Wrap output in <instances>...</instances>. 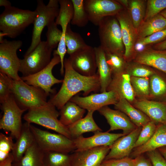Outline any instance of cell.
<instances>
[{
	"instance_id": "51",
	"label": "cell",
	"mask_w": 166,
	"mask_h": 166,
	"mask_svg": "<svg viewBox=\"0 0 166 166\" xmlns=\"http://www.w3.org/2000/svg\"><path fill=\"white\" fill-rule=\"evenodd\" d=\"M10 2L7 0H0V6H4L5 8L9 7L11 6Z\"/></svg>"
},
{
	"instance_id": "13",
	"label": "cell",
	"mask_w": 166,
	"mask_h": 166,
	"mask_svg": "<svg viewBox=\"0 0 166 166\" xmlns=\"http://www.w3.org/2000/svg\"><path fill=\"white\" fill-rule=\"evenodd\" d=\"M121 28L125 47L123 57L127 62L133 60L137 53L135 46L138 39L137 30L134 26L128 12L124 10L116 16Z\"/></svg>"
},
{
	"instance_id": "10",
	"label": "cell",
	"mask_w": 166,
	"mask_h": 166,
	"mask_svg": "<svg viewBox=\"0 0 166 166\" xmlns=\"http://www.w3.org/2000/svg\"><path fill=\"white\" fill-rule=\"evenodd\" d=\"M0 71L13 80L21 79L18 73L20 66V59L17 51L22 46L19 40L10 41L4 39L0 42Z\"/></svg>"
},
{
	"instance_id": "46",
	"label": "cell",
	"mask_w": 166,
	"mask_h": 166,
	"mask_svg": "<svg viewBox=\"0 0 166 166\" xmlns=\"http://www.w3.org/2000/svg\"><path fill=\"white\" fill-rule=\"evenodd\" d=\"M134 159L128 157L104 160L100 166H133Z\"/></svg>"
},
{
	"instance_id": "18",
	"label": "cell",
	"mask_w": 166,
	"mask_h": 166,
	"mask_svg": "<svg viewBox=\"0 0 166 166\" xmlns=\"http://www.w3.org/2000/svg\"><path fill=\"white\" fill-rule=\"evenodd\" d=\"M98 111L105 118L110 126L108 132L121 129L125 135L137 127L127 115L119 110L112 109L107 106L102 107Z\"/></svg>"
},
{
	"instance_id": "49",
	"label": "cell",
	"mask_w": 166,
	"mask_h": 166,
	"mask_svg": "<svg viewBox=\"0 0 166 166\" xmlns=\"http://www.w3.org/2000/svg\"><path fill=\"white\" fill-rule=\"evenodd\" d=\"M14 160L13 156L11 152L7 158L4 160L0 162V166H12V164Z\"/></svg>"
},
{
	"instance_id": "11",
	"label": "cell",
	"mask_w": 166,
	"mask_h": 166,
	"mask_svg": "<svg viewBox=\"0 0 166 166\" xmlns=\"http://www.w3.org/2000/svg\"><path fill=\"white\" fill-rule=\"evenodd\" d=\"M85 9L89 21L98 26L104 18L116 16L124 9L117 0H84Z\"/></svg>"
},
{
	"instance_id": "7",
	"label": "cell",
	"mask_w": 166,
	"mask_h": 166,
	"mask_svg": "<svg viewBox=\"0 0 166 166\" xmlns=\"http://www.w3.org/2000/svg\"><path fill=\"white\" fill-rule=\"evenodd\" d=\"M35 141L44 152H57L66 153L76 150L72 139L60 134L52 133L30 125Z\"/></svg>"
},
{
	"instance_id": "39",
	"label": "cell",
	"mask_w": 166,
	"mask_h": 166,
	"mask_svg": "<svg viewBox=\"0 0 166 166\" xmlns=\"http://www.w3.org/2000/svg\"><path fill=\"white\" fill-rule=\"evenodd\" d=\"M105 53L107 62L113 75L120 73L125 70L127 62L123 56L109 52Z\"/></svg>"
},
{
	"instance_id": "25",
	"label": "cell",
	"mask_w": 166,
	"mask_h": 166,
	"mask_svg": "<svg viewBox=\"0 0 166 166\" xmlns=\"http://www.w3.org/2000/svg\"><path fill=\"white\" fill-rule=\"evenodd\" d=\"M100 83L101 93L107 91L112 80V73L106 60L105 53L99 45L94 47Z\"/></svg>"
},
{
	"instance_id": "47",
	"label": "cell",
	"mask_w": 166,
	"mask_h": 166,
	"mask_svg": "<svg viewBox=\"0 0 166 166\" xmlns=\"http://www.w3.org/2000/svg\"><path fill=\"white\" fill-rule=\"evenodd\" d=\"M153 166H166V160L157 149L146 152Z\"/></svg>"
},
{
	"instance_id": "1",
	"label": "cell",
	"mask_w": 166,
	"mask_h": 166,
	"mask_svg": "<svg viewBox=\"0 0 166 166\" xmlns=\"http://www.w3.org/2000/svg\"><path fill=\"white\" fill-rule=\"evenodd\" d=\"M64 76L61 86L58 92L48 101L57 109L61 108L73 96L81 91L88 96L91 92L100 90L99 75L86 76L76 72L68 58L64 59Z\"/></svg>"
},
{
	"instance_id": "32",
	"label": "cell",
	"mask_w": 166,
	"mask_h": 166,
	"mask_svg": "<svg viewBox=\"0 0 166 166\" xmlns=\"http://www.w3.org/2000/svg\"><path fill=\"white\" fill-rule=\"evenodd\" d=\"M147 0H129L128 13L134 27L137 30L143 22Z\"/></svg>"
},
{
	"instance_id": "41",
	"label": "cell",
	"mask_w": 166,
	"mask_h": 166,
	"mask_svg": "<svg viewBox=\"0 0 166 166\" xmlns=\"http://www.w3.org/2000/svg\"><path fill=\"white\" fill-rule=\"evenodd\" d=\"M47 26L46 41L49 46L53 49L57 47L62 36V31L58 29L54 21L50 23Z\"/></svg>"
},
{
	"instance_id": "19",
	"label": "cell",
	"mask_w": 166,
	"mask_h": 166,
	"mask_svg": "<svg viewBox=\"0 0 166 166\" xmlns=\"http://www.w3.org/2000/svg\"><path fill=\"white\" fill-rule=\"evenodd\" d=\"M142 127H137L129 134L117 139L110 147L104 160L128 157L133 149Z\"/></svg>"
},
{
	"instance_id": "4",
	"label": "cell",
	"mask_w": 166,
	"mask_h": 166,
	"mask_svg": "<svg viewBox=\"0 0 166 166\" xmlns=\"http://www.w3.org/2000/svg\"><path fill=\"white\" fill-rule=\"evenodd\" d=\"M59 116V112L56 107L48 101L45 106L28 110L23 119L29 123L42 126L72 139L67 127L63 125L58 119Z\"/></svg>"
},
{
	"instance_id": "28",
	"label": "cell",
	"mask_w": 166,
	"mask_h": 166,
	"mask_svg": "<svg viewBox=\"0 0 166 166\" xmlns=\"http://www.w3.org/2000/svg\"><path fill=\"white\" fill-rule=\"evenodd\" d=\"M94 112L93 111H88L84 117L67 126L72 139L82 136L85 133L102 131L94 120L93 117Z\"/></svg>"
},
{
	"instance_id": "3",
	"label": "cell",
	"mask_w": 166,
	"mask_h": 166,
	"mask_svg": "<svg viewBox=\"0 0 166 166\" xmlns=\"http://www.w3.org/2000/svg\"><path fill=\"white\" fill-rule=\"evenodd\" d=\"M100 46L105 52L123 56L125 47L120 24L115 16L103 18L98 26Z\"/></svg>"
},
{
	"instance_id": "22",
	"label": "cell",
	"mask_w": 166,
	"mask_h": 166,
	"mask_svg": "<svg viewBox=\"0 0 166 166\" xmlns=\"http://www.w3.org/2000/svg\"><path fill=\"white\" fill-rule=\"evenodd\" d=\"M133 61L153 68L166 74V50L145 48L137 51Z\"/></svg>"
},
{
	"instance_id": "29",
	"label": "cell",
	"mask_w": 166,
	"mask_h": 166,
	"mask_svg": "<svg viewBox=\"0 0 166 166\" xmlns=\"http://www.w3.org/2000/svg\"><path fill=\"white\" fill-rule=\"evenodd\" d=\"M60 110L59 120L67 127L83 118L86 111V110L70 101H68Z\"/></svg>"
},
{
	"instance_id": "50",
	"label": "cell",
	"mask_w": 166,
	"mask_h": 166,
	"mask_svg": "<svg viewBox=\"0 0 166 166\" xmlns=\"http://www.w3.org/2000/svg\"><path fill=\"white\" fill-rule=\"evenodd\" d=\"M153 49L158 50H166V39L154 45Z\"/></svg>"
},
{
	"instance_id": "37",
	"label": "cell",
	"mask_w": 166,
	"mask_h": 166,
	"mask_svg": "<svg viewBox=\"0 0 166 166\" xmlns=\"http://www.w3.org/2000/svg\"><path fill=\"white\" fill-rule=\"evenodd\" d=\"M71 1L73 7V14L70 23L79 27L85 26L89 20L85 8L84 0Z\"/></svg>"
},
{
	"instance_id": "52",
	"label": "cell",
	"mask_w": 166,
	"mask_h": 166,
	"mask_svg": "<svg viewBox=\"0 0 166 166\" xmlns=\"http://www.w3.org/2000/svg\"><path fill=\"white\" fill-rule=\"evenodd\" d=\"M117 1L120 3L124 7L128 8L129 4V0H117Z\"/></svg>"
},
{
	"instance_id": "16",
	"label": "cell",
	"mask_w": 166,
	"mask_h": 166,
	"mask_svg": "<svg viewBox=\"0 0 166 166\" xmlns=\"http://www.w3.org/2000/svg\"><path fill=\"white\" fill-rule=\"evenodd\" d=\"M89 137H85L82 135L72 139L77 151L86 150L101 147H110L120 137L125 135L123 133H113L109 132L97 131Z\"/></svg>"
},
{
	"instance_id": "5",
	"label": "cell",
	"mask_w": 166,
	"mask_h": 166,
	"mask_svg": "<svg viewBox=\"0 0 166 166\" xmlns=\"http://www.w3.org/2000/svg\"><path fill=\"white\" fill-rule=\"evenodd\" d=\"M11 90L17 103L22 109L28 110L42 107L48 103V96L42 89L27 84L22 79H12Z\"/></svg>"
},
{
	"instance_id": "30",
	"label": "cell",
	"mask_w": 166,
	"mask_h": 166,
	"mask_svg": "<svg viewBox=\"0 0 166 166\" xmlns=\"http://www.w3.org/2000/svg\"><path fill=\"white\" fill-rule=\"evenodd\" d=\"M44 154L35 141L19 160L13 162L12 166H44Z\"/></svg>"
},
{
	"instance_id": "44",
	"label": "cell",
	"mask_w": 166,
	"mask_h": 166,
	"mask_svg": "<svg viewBox=\"0 0 166 166\" xmlns=\"http://www.w3.org/2000/svg\"><path fill=\"white\" fill-rule=\"evenodd\" d=\"M12 79L5 74L0 73V102L6 100L12 94Z\"/></svg>"
},
{
	"instance_id": "9",
	"label": "cell",
	"mask_w": 166,
	"mask_h": 166,
	"mask_svg": "<svg viewBox=\"0 0 166 166\" xmlns=\"http://www.w3.org/2000/svg\"><path fill=\"white\" fill-rule=\"evenodd\" d=\"M53 49L46 41H42L29 53L20 59L19 72L22 77L35 73L45 67L50 63Z\"/></svg>"
},
{
	"instance_id": "42",
	"label": "cell",
	"mask_w": 166,
	"mask_h": 166,
	"mask_svg": "<svg viewBox=\"0 0 166 166\" xmlns=\"http://www.w3.org/2000/svg\"><path fill=\"white\" fill-rule=\"evenodd\" d=\"M166 8V0L147 1L145 15L144 21L159 14Z\"/></svg>"
},
{
	"instance_id": "27",
	"label": "cell",
	"mask_w": 166,
	"mask_h": 166,
	"mask_svg": "<svg viewBox=\"0 0 166 166\" xmlns=\"http://www.w3.org/2000/svg\"><path fill=\"white\" fill-rule=\"evenodd\" d=\"M114 108L124 113L137 127H142L151 121L146 114L125 99L119 100L114 105Z\"/></svg>"
},
{
	"instance_id": "43",
	"label": "cell",
	"mask_w": 166,
	"mask_h": 166,
	"mask_svg": "<svg viewBox=\"0 0 166 166\" xmlns=\"http://www.w3.org/2000/svg\"><path fill=\"white\" fill-rule=\"evenodd\" d=\"M13 138L0 133V162L7 158L12 152L14 144Z\"/></svg>"
},
{
	"instance_id": "15",
	"label": "cell",
	"mask_w": 166,
	"mask_h": 166,
	"mask_svg": "<svg viewBox=\"0 0 166 166\" xmlns=\"http://www.w3.org/2000/svg\"><path fill=\"white\" fill-rule=\"evenodd\" d=\"M119 99L112 91H106L82 97L75 95L69 101L73 102L88 111H98L102 107L116 104Z\"/></svg>"
},
{
	"instance_id": "33",
	"label": "cell",
	"mask_w": 166,
	"mask_h": 166,
	"mask_svg": "<svg viewBox=\"0 0 166 166\" xmlns=\"http://www.w3.org/2000/svg\"><path fill=\"white\" fill-rule=\"evenodd\" d=\"M67 53L69 55L89 46L80 34L73 31L70 24L67 28L65 35Z\"/></svg>"
},
{
	"instance_id": "20",
	"label": "cell",
	"mask_w": 166,
	"mask_h": 166,
	"mask_svg": "<svg viewBox=\"0 0 166 166\" xmlns=\"http://www.w3.org/2000/svg\"><path fill=\"white\" fill-rule=\"evenodd\" d=\"M132 105L157 124L166 125V103L147 99H136Z\"/></svg>"
},
{
	"instance_id": "6",
	"label": "cell",
	"mask_w": 166,
	"mask_h": 166,
	"mask_svg": "<svg viewBox=\"0 0 166 166\" xmlns=\"http://www.w3.org/2000/svg\"><path fill=\"white\" fill-rule=\"evenodd\" d=\"M37 2L35 10L37 15L33 23L31 42L25 55L32 52L42 41L41 36L43 29L50 23L54 21L59 11L58 0H50L46 5L42 0H37Z\"/></svg>"
},
{
	"instance_id": "45",
	"label": "cell",
	"mask_w": 166,
	"mask_h": 166,
	"mask_svg": "<svg viewBox=\"0 0 166 166\" xmlns=\"http://www.w3.org/2000/svg\"><path fill=\"white\" fill-rule=\"evenodd\" d=\"M166 39V29L157 32L145 38L138 39L136 45L142 46L156 44L162 42Z\"/></svg>"
},
{
	"instance_id": "53",
	"label": "cell",
	"mask_w": 166,
	"mask_h": 166,
	"mask_svg": "<svg viewBox=\"0 0 166 166\" xmlns=\"http://www.w3.org/2000/svg\"><path fill=\"white\" fill-rule=\"evenodd\" d=\"M158 151L166 160V146L158 148Z\"/></svg>"
},
{
	"instance_id": "12",
	"label": "cell",
	"mask_w": 166,
	"mask_h": 166,
	"mask_svg": "<svg viewBox=\"0 0 166 166\" xmlns=\"http://www.w3.org/2000/svg\"><path fill=\"white\" fill-rule=\"evenodd\" d=\"M60 62L59 56L53 55L50 62L44 69L35 73L21 78L27 84L41 89L48 96L50 93H55V90L52 89L53 86L63 81V80L55 77L52 72L54 66Z\"/></svg>"
},
{
	"instance_id": "24",
	"label": "cell",
	"mask_w": 166,
	"mask_h": 166,
	"mask_svg": "<svg viewBox=\"0 0 166 166\" xmlns=\"http://www.w3.org/2000/svg\"><path fill=\"white\" fill-rule=\"evenodd\" d=\"M30 124L26 122L22 124L20 136L14 143L11 152L14 159L13 162L19 160L27 149L35 141L30 128Z\"/></svg>"
},
{
	"instance_id": "35",
	"label": "cell",
	"mask_w": 166,
	"mask_h": 166,
	"mask_svg": "<svg viewBox=\"0 0 166 166\" xmlns=\"http://www.w3.org/2000/svg\"><path fill=\"white\" fill-rule=\"evenodd\" d=\"M60 9L55 21L61 28L66 27L70 23L73 14V7L71 0H59Z\"/></svg>"
},
{
	"instance_id": "23",
	"label": "cell",
	"mask_w": 166,
	"mask_h": 166,
	"mask_svg": "<svg viewBox=\"0 0 166 166\" xmlns=\"http://www.w3.org/2000/svg\"><path fill=\"white\" fill-rule=\"evenodd\" d=\"M166 146V125L157 124L155 133L144 144L133 149L130 155L136 157L145 152Z\"/></svg>"
},
{
	"instance_id": "26",
	"label": "cell",
	"mask_w": 166,
	"mask_h": 166,
	"mask_svg": "<svg viewBox=\"0 0 166 166\" xmlns=\"http://www.w3.org/2000/svg\"><path fill=\"white\" fill-rule=\"evenodd\" d=\"M150 99L166 103V74L157 69L149 77Z\"/></svg>"
},
{
	"instance_id": "48",
	"label": "cell",
	"mask_w": 166,
	"mask_h": 166,
	"mask_svg": "<svg viewBox=\"0 0 166 166\" xmlns=\"http://www.w3.org/2000/svg\"><path fill=\"white\" fill-rule=\"evenodd\" d=\"M133 166H153L150 160L142 154L138 156L134 159Z\"/></svg>"
},
{
	"instance_id": "36",
	"label": "cell",
	"mask_w": 166,
	"mask_h": 166,
	"mask_svg": "<svg viewBox=\"0 0 166 166\" xmlns=\"http://www.w3.org/2000/svg\"><path fill=\"white\" fill-rule=\"evenodd\" d=\"M130 81L136 98L149 100V77L131 76Z\"/></svg>"
},
{
	"instance_id": "34",
	"label": "cell",
	"mask_w": 166,
	"mask_h": 166,
	"mask_svg": "<svg viewBox=\"0 0 166 166\" xmlns=\"http://www.w3.org/2000/svg\"><path fill=\"white\" fill-rule=\"evenodd\" d=\"M44 166H72L71 154L57 152H44Z\"/></svg>"
},
{
	"instance_id": "17",
	"label": "cell",
	"mask_w": 166,
	"mask_h": 166,
	"mask_svg": "<svg viewBox=\"0 0 166 166\" xmlns=\"http://www.w3.org/2000/svg\"><path fill=\"white\" fill-rule=\"evenodd\" d=\"M110 147L101 146L86 150H75L71 154L72 166H100Z\"/></svg>"
},
{
	"instance_id": "54",
	"label": "cell",
	"mask_w": 166,
	"mask_h": 166,
	"mask_svg": "<svg viewBox=\"0 0 166 166\" xmlns=\"http://www.w3.org/2000/svg\"><path fill=\"white\" fill-rule=\"evenodd\" d=\"M166 19V8L162 11L160 14Z\"/></svg>"
},
{
	"instance_id": "38",
	"label": "cell",
	"mask_w": 166,
	"mask_h": 166,
	"mask_svg": "<svg viewBox=\"0 0 166 166\" xmlns=\"http://www.w3.org/2000/svg\"><path fill=\"white\" fill-rule=\"evenodd\" d=\"M130 76L150 77L156 71V69L136 62H127L125 69Z\"/></svg>"
},
{
	"instance_id": "14",
	"label": "cell",
	"mask_w": 166,
	"mask_h": 166,
	"mask_svg": "<svg viewBox=\"0 0 166 166\" xmlns=\"http://www.w3.org/2000/svg\"><path fill=\"white\" fill-rule=\"evenodd\" d=\"M73 69L86 76L95 75L97 68L94 48L90 46L77 51L68 58Z\"/></svg>"
},
{
	"instance_id": "8",
	"label": "cell",
	"mask_w": 166,
	"mask_h": 166,
	"mask_svg": "<svg viewBox=\"0 0 166 166\" xmlns=\"http://www.w3.org/2000/svg\"><path fill=\"white\" fill-rule=\"evenodd\" d=\"M0 103L3 114L0 121V129L10 132V136L16 139L22 129V116L26 110L19 106L12 94Z\"/></svg>"
},
{
	"instance_id": "40",
	"label": "cell",
	"mask_w": 166,
	"mask_h": 166,
	"mask_svg": "<svg viewBox=\"0 0 166 166\" xmlns=\"http://www.w3.org/2000/svg\"><path fill=\"white\" fill-rule=\"evenodd\" d=\"M157 124L150 121L142 127L138 138L134 145V148L141 146L147 142L155 133Z\"/></svg>"
},
{
	"instance_id": "21",
	"label": "cell",
	"mask_w": 166,
	"mask_h": 166,
	"mask_svg": "<svg viewBox=\"0 0 166 166\" xmlns=\"http://www.w3.org/2000/svg\"><path fill=\"white\" fill-rule=\"evenodd\" d=\"M130 77L125 70L113 75L107 91L114 92L119 100L125 99L132 104L136 98L131 84Z\"/></svg>"
},
{
	"instance_id": "2",
	"label": "cell",
	"mask_w": 166,
	"mask_h": 166,
	"mask_svg": "<svg viewBox=\"0 0 166 166\" xmlns=\"http://www.w3.org/2000/svg\"><path fill=\"white\" fill-rule=\"evenodd\" d=\"M36 15L35 10H23L12 6L5 8L0 15V31L5 36L14 38L33 24Z\"/></svg>"
},
{
	"instance_id": "31",
	"label": "cell",
	"mask_w": 166,
	"mask_h": 166,
	"mask_svg": "<svg viewBox=\"0 0 166 166\" xmlns=\"http://www.w3.org/2000/svg\"><path fill=\"white\" fill-rule=\"evenodd\" d=\"M165 29L166 19L159 14L143 21L137 30L138 39L148 36Z\"/></svg>"
}]
</instances>
